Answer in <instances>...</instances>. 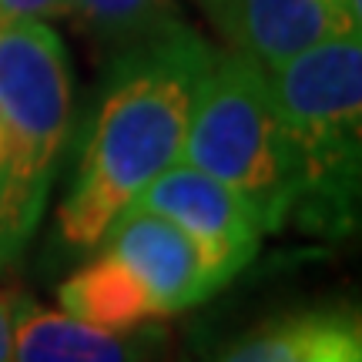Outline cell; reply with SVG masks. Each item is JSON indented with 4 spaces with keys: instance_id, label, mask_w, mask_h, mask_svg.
Listing matches in <instances>:
<instances>
[{
    "instance_id": "obj_1",
    "label": "cell",
    "mask_w": 362,
    "mask_h": 362,
    "mask_svg": "<svg viewBox=\"0 0 362 362\" xmlns=\"http://www.w3.org/2000/svg\"><path fill=\"white\" fill-rule=\"evenodd\" d=\"M208 61L211 47L178 17L121 47L74 188L57 211L61 235L74 248H98L111 221L161 171L181 161Z\"/></svg>"
},
{
    "instance_id": "obj_2",
    "label": "cell",
    "mask_w": 362,
    "mask_h": 362,
    "mask_svg": "<svg viewBox=\"0 0 362 362\" xmlns=\"http://www.w3.org/2000/svg\"><path fill=\"white\" fill-rule=\"evenodd\" d=\"M296 194L292 211L309 228L346 232L359 202L362 30H339L269 71Z\"/></svg>"
},
{
    "instance_id": "obj_3",
    "label": "cell",
    "mask_w": 362,
    "mask_h": 362,
    "mask_svg": "<svg viewBox=\"0 0 362 362\" xmlns=\"http://www.w3.org/2000/svg\"><path fill=\"white\" fill-rule=\"evenodd\" d=\"M71 101L64 40L44 21L0 27V265L21 255L47 208Z\"/></svg>"
},
{
    "instance_id": "obj_4",
    "label": "cell",
    "mask_w": 362,
    "mask_h": 362,
    "mask_svg": "<svg viewBox=\"0 0 362 362\" xmlns=\"http://www.w3.org/2000/svg\"><path fill=\"white\" fill-rule=\"evenodd\" d=\"M181 161L235 188L265 232L288 221L296 175L265 67L232 47L211 51L192 104Z\"/></svg>"
},
{
    "instance_id": "obj_5",
    "label": "cell",
    "mask_w": 362,
    "mask_h": 362,
    "mask_svg": "<svg viewBox=\"0 0 362 362\" xmlns=\"http://www.w3.org/2000/svg\"><path fill=\"white\" fill-rule=\"evenodd\" d=\"M98 248L111 252L128 265V272L141 282L155 305L158 319L192 309L221 285V272L205 255V248L171 218L158 215L144 205H128L104 235Z\"/></svg>"
},
{
    "instance_id": "obj_6",
    "label": "cell",
    "mask_w": 362,
    "mask_h": 362,
    "mask_svg": "<svg viewBox=\"0 0 362 362\" xmlns=\"http://www.w3.org/2000/svg\"><path fill=\"white\" fill-rule=\"evenodd\" d=\"M134 202L181 225L205 248L225 282H232L259 255L265 228L252 205L225 181L188 161H175L165 168Z\"/></svg>"
},
{
    "instance_id": "obj_7",
    "label": "cell",
    "mask_w": 362,
    "mask_h": 362,
    "mask_svg": "<svg viewBox=\"0 0 362 362\" xmlns=\"http://www.w3.org/2000/svg\"><path fill=\"white\" fill-rule=\"evenodd\" d=\"M165 346L168 329L155 319L134 329H101L64 309L21 305L11 362H158Z\"/></svg>"
},
{
    "instance_id": "obj_8",
    "label": "cell",
    "mask_w": 362,
    "mask_h": 362,
    "mask_svg": "<svg viewBox=\"0 0 362 362\" xmlns=\"http://www.w3.org/2000/svg\"><path fill=\"white\" fill-rule=\"evenodd\" d=\"M232 51L272 71L315 40L349 30L325 0H198Z\"/></svg>"
},
{
    "instance_id": "obj_9",
    "label": "cell",
    "mask_w": 362,
    "mask_h": 362,
    "mask_svg": "<svg viewBox=\"0 0 362 362\" xmlns=\"http://www.w3.org/2000/svg\"><path fill=\"white\" fill-rule=\"evenodd\" d=\"M208 362H362L359 315L352 309L288 312L218 346Z\"/></svg>"
},
{
    "instance_id": "obj_10",
    "label": "cell",
    "mask_w": 362,
    "mask_h": 362,
    "mask_svg": "<svg viewBox=\"0 0 362 362\" xmlns=\"http://www.w3.org/2000/svg\"><path fill=\"white\" fill-rule=\"evenodd\" d=\"M57 298L67 315L101 325V329H134V325L158 319L141 282L131 275L124 262L104 248H98V255L84 262L61 285Z\"/></svg>"
},
{
    "instance_id": "obj_11",
    "label": "cell",
    "mask_w": 362,
    "mask_h": 362,
    "mask_svg": "<svg viewBox=\"0 0 362 362\" xmlns=\"http://www.w3.org/2000/svg\"><path fill=\"white\" fill-rule=\"evenodd\" d=\"M61 13L84 27L94 40L111 44L117 51L178 17L175 0H64Z\"/></svg>"
},
{
    "instance_id": "obj_12",
    "label": "cell",
    "mask_w": 362,
    "mask_h": 362,
    "mask_svg": "<svg viewBox=\"0 0 362 362\" xmlns=\"http://www.w3.org/2000/svg\"><path fill=\"white\" fill-rule=\"evenodd\" d=\"M64 11V0H0V27L17 21H44Z\"/></svg>"
},
{
    "instance_id": "obj_13",
    "label": "cell",
    "mask_w": 362,
    "mask_h": 362,
    "mask_svg": "<svg viewBox=\"0 0 362 362\" xmlns=\"http://www.w3.org/2000/svg\"><path fill=\"white\" fill-rule=\"evenodd\" d=\"M13 315H17V305H13L7 296H0V362H11V349H13Z\"/></svg>"
},
{
    "instance_id": "obj_14",
    "label": "cell",
    "mask_w": 362,
    "mask_h": 362,
    "mask_svg": "<svg viewBox=\"0 0 362 362\" xmlns=\"http://www.w3.org/2000/svg\"><path fill=\"white\" fill-rule=\"evenodd\" d=\"M325 4H329V11L342 21V27L362 30V0H325Z\"/></svg>"
}]
</instances>
